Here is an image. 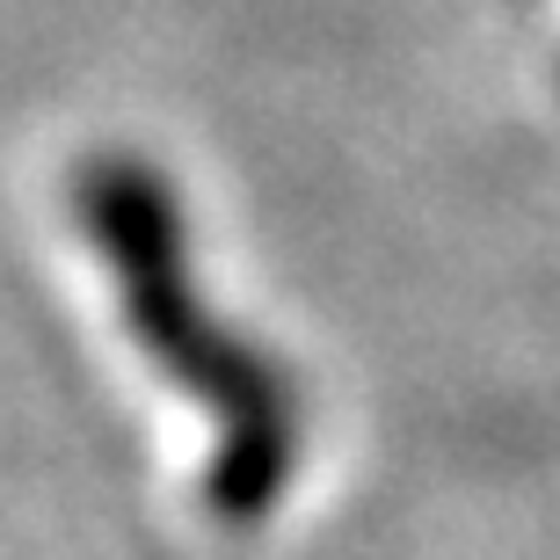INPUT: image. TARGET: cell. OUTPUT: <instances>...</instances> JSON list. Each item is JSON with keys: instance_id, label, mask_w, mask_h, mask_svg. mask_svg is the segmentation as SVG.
<instances>
[{"instance_id": "obj_1", "label": "cell", "mask_w": 560, "mask_h": 560, "mask_svg": "<svg viewBox=\"0 0 560 560\" xmlns=\"http://www.w3.org/2000/svg\"><path fill=\"white\" fill-rule=\"evenodd\" d=\"M73 211H81L88 248L117 277V306H125V328L139 335V350L219 422L205 474L211 517H270L299 474V386L248 335L219 328L205 313L175 189L139 153H88L73 175Z\"/></svg>"}]
</instances>
